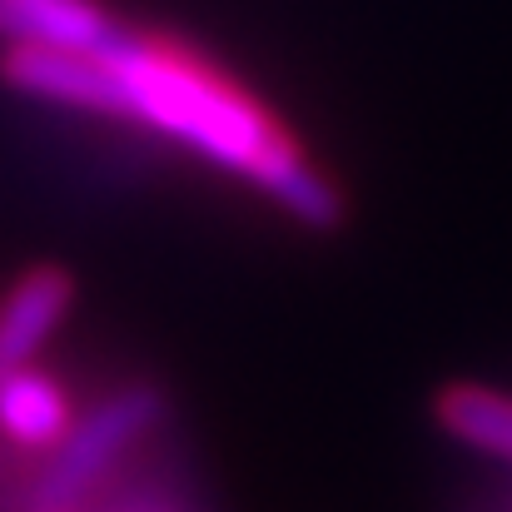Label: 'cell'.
<instances>
[{
	"instance_id": "cell-1",
	"label": "cell",
	"mask_w": 512,
	"mask_h": 512,
	"mask_svg": "<svg viewBox=\"0 0 512 512\" xmlns=\"http://www.w3.org/2000/svg\"><path fill=\"white\" fill-rule=\"evenodd\" d=\"M95 55L120 85V120L145 125L150 135L249 179L264 199H274L294 224L314 234H334L348 219L339 184L309 165L299 140L214 65L194 60L170 40H150L120 25Z\"/></svg>"
},
{
	"instance_id": "cell-2",
	"label": "cell",
	"mask_w": 512,
	"mask_h": 512,
	"mask_svg": "<svg viewBox=\"0 0 512 512\" xmlns=\"http://www.w3.org/2000/svg\"><path fill=\"white\" fill-rule=\"evenodd\" d=\"M170 418V393L155 378H130L110 388L55 453H45V468L30 478L20 512H80L85 498L115 473L125 453H135L160 423Z\"/></svg>"
},
{
	"instance_id": "cell-3",
	"label": "cell",
	"mask_w": 512,
	"mask_h": 512,
	"mask_svg": "<svg viewBox=\"0 0 512 512\" xmlns=\"http://www.w3.org/2000/svg\"><path fill=\"white\" fill-rule=\"evenodd\" d=\"M0 80L30 100H50L65 110L105 115L120 120V85L110 65L95 50H65V45H5L0 55Z\"/></svg>"
},
{
	"instance_id": "cell-4",
	"label": "cell",
	"mask_w": 512,
	"mask_h": 512,
	"mask_svg": "<svg viewBox=\"0 0 512 512\" xmlns=\"http://www.w3.org/2000/svg\"><path fill=\"white\" fill-rule=\"evenodd\" d=\"M80 279L65 264H30L0 299V378L35 363V353L75 314Z\"/></svg>"
},
{
	"instance_id": "cell-5",
	"label": "cell",
	"mask_w": 512,
	"mask_h": 512,
	"mask_svg": "<svg viewBox=\"0 0 512 512\" xmlns=\"http://www.w3.org/2000/svg\"><path fill=\"white\" fill-rule=\"evenodd\" d=\"M75 428V398L50 368H10L0 378V438L25 453H55Z\"/></svg>"
},
{
	"instance_id": "cell-6",
	"label": "cell",
	"mask_w": 512,
	"mask_h": 512,
	"mask_svg": "<svg viewBox=\"0 0 512 512\" xmlns=\"http://www.w3.org/2000/svg\"><path fill=\"white\" fill-rule=\"evenodd\" d=\"M433 418L453 443L512 468V393L493 383H443L433 393Z\"/></svg>"
},
{
	"instance_id": "cell-7",
	"label": "cell",
	"mask_w": 512,
	"mask_h": 512,
	"mask_svg": "<svg viewBox=\"0 0 512 512\" xmlns=\"http://www.w3.org/2000/svg\"><path fill=\"white\" fill-rule=\"evenodd\" d=\"M10 20H15V40L30 45H65V50H100L110 40V20L100 5L90 0H5Z\"/></svg>"
},
{
	"instance_id": "cell-8",
	"label": "cell",
	"mask_w": 512,
	"mask_h": 512,
	"mask_svg": "<svg viewBox=\"0 0 512 512\" xmlns=\"http://www.w3.org/2000/svg\"><path fill=\"white\" fill-rule=\"evenodd\" d=\"M0 40H5V45L15 40V20H10V10H5V0H0Z\"/></svg>"
}]
</instances>
